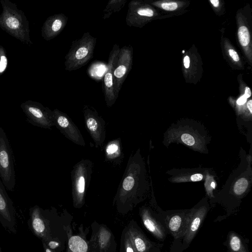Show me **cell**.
Returning <instances> with one entry per match:
<instances>
[{
	"label": "cell",
	"instance_id": "obj_1",
	"mask_svg": "<svg viewBox=\"0 0 252 252\" xmlns=\"http://www.w3.org/2000/svg\"><path fill=\"white\" fill-rule=\"evenodd\" d=\"M146 165L138 148L128 159L115 200L120 207H130L142 200L150 189Z\"/></svg>",
	"mask_w": 252,
	"mask_h": 252
},
{
	"label": "cell",
	"instance_id": "obj_2",
	"mask_svg": "<svg viewBox=\"0 0 252 252\" xmlns=\"http://www.w3.org/2000/svg\"><path fill=\"white\" fill-rule=\"evenodd\" d=\"M210 140L205 127L196 122H180L173 124L164 134V144H184L195 151L208 153L207 145Z\"/></svg>",
	"mask_w": 252,
	"mask_h": 252
},
{
	"label": "cell",
	"instance_id": "obj_3",
	"mask_svg": "<svg viewBox=\"0 0 252 252\" xmlns=\"http://www.w3.org/2000/svg\"><path fill=\"white\" fill-rule=\"evenodd\" d=\"M2 12L0 14V28L23 43L31 46L29 22L24 12L16 3L9 0H0Z\"/></svg>",
	"mask_w": 252,
	"mask_h": 252
},
{
	"label": "cell",
	"instance_id": "obj_4",
	"mask_svg": "<svg viewBox=\"0 0 252 252\" xmlns=\"http://www.w3.org/2000/svg\"><path fill=\"white\" fill-rule=\"evenodd\" d=\"M96 43V38L88 32L73 41L64 57L65 69L74 71L87 64L93 57Z\"/></svg>",
	"mask_w": 252,
	"mask_h": 252
},
{
	"label": "cell",
	"instance_id": "obj_5",
	"mask_svg": "<svg viewBox=\"0 0 252 252\" xmlns=\"http://www.w3.org/2000/svg\"><path fill=\"white\" fill-rule=\"evenodd\" d=\"M94 163L89 159H82L71 171L72 195L74 205L81 206L85 199L93 172Z\"/></svg>",
	"mask_w": 252,
	"mask_h": 252
},
{
	"label": "cell",
	"instance_id": "obj_6",
	"mask_svg": "<svg viewBox=\"0 0 252 252\" xmlns=\"http://www.w3.org/2000/svg\"><path fill=\"white\" fill-rule=\"evenodd\" d=\"M12 151L4 130L0 126V177L5 188L12 191L15 186V171Z\"/></svg>",
	"mask_w": 252,
	"mask_h": 252
},
{
	"label": "cell",
	"instance_id": "obj_7",
	"mask_svg": "<svg viewBox=\"0 0 252 252\" xmlns=\"http://www.w3.org/2000/svg\"><path fill=\"white\" fill-rule=\"evenodd\" d=\"M20 107L32 125L48 129L54 126L53 111L40 103L28 100L22 103Z\"/></svg>",
	"mask_w": 252,
	"mask_h": 252
},
{
	"label": "cell",
	"instance_id": "obj_8",
	"mask_svg": "<svg viewBox=\"0 0 252 252\" xmlns=\"http://www.w3.org/2000/svg\"><path fill=\"white\" fill-rule=\"evenodd\" d=\"M83 113L86 128L96 148L101 147L106 137L105 121L94 107L89 105L84 106Z\"/></svg>",
	"mask_w": 252,
	"mask_h": 252
},
{
	"label": "cell",
	"instance_id": "obj_9",
	"mask_svg": "<svg viewBox=\"0 0 252 252\" xmlns=\"http://www.w3.org/2000/svg\"><path fill=\"white\" fill-rule=\"evenodd\" d=\"M133 48L130 45L121 48L113 72L114 88L118 98L122 85L132 67Z\"/></svg>",
	"mask_w": 252,
	"mask_h": 252
},
{
	"label": "cell",
	"instance_id": "obj_10",
	"mask_svg": "<svg viewBox=\"0 0 252 252\" xmlns=\"http://www.w3.org/2000/svg\"><path fill=\"white\" fill-rule=\"evenodd\" d=\"M54 126L68 139L81 146H85L86 143L81 131L65 113L58 109L53 110Z\"/></svg>",
	"mask_w": 252,
	"mask_h": 252
},
{
	"label": "cell",
	"instance_id": "obj_11",
	"mask_svg": "<svg viewBox=\"0 0 252 252\" xmlns=\"http://www.w3.org/2000/svg\"><path fill=\"white\" fill-rule=\"evenodd\" d=\"M0 223L7 231L15 234L16 212L13 203L7 193L0 177Z\"/></svg>",
	"mask_w": 252,
	"mask_h": 252
},
{
	"label": "cell",
	"instance_id": "obj_12",
	"mask_svg": "<svg viewBox=\"0 0 252 252\" xmlns=\"http://www.w3.org/2000/svg\"><path fill=\"white\" fill-rule=\"evenodd\" d=\"M120 48L115 44L108 57L107 68L103 77V93L106 105L110 107L115 103L117 98L114 88L113 72Z\"/></svg>",
	"mask_w": 252,
	"mask_h": 252
},
{
	"label": "cell",
	"instance_id": "obj_13",
	"mask_svg": "<svg viewBox=\"0 0 252 252\" xmlns=\"http://www.w3.org/2000/svg\"><path fill=\"white\" fill-rule=\"evenodd\" d=\"M29 227L33 234L44 241L48 240L47 224L43 215V210L35 205L30 209Z\"/></svg>",
	"mask_w": 252,
	"mask_h": 252
},
{
	"label": "cell",
	"instance_id": "obj_14",
	"mask_svg": "<svg viewBox=\"0 0 252 252\" xmlns=\"http://www.w3.org/2000/svg\"><path fill=\"white\" fill-rule=\"evenodd\" d=\"M68 18L63 13L56 14L48 17L41 28V36L49 41L57 36L64 29Z\"/></svg>",
	"mask_w": 252,
	"mask_h": 252
},
{
	"label": "cell",
	"instance_id": "obj_15",
	"mask_svg": "<svg viewBox=\"0 0 252 252\" xmlns=\"http://www.w3.org/2000/svg\"><path fill=\"white\" fill-rule=\"evenodd\" d=\"M206 206H202L197 209H194L189 212V218L187 229L184 236L185 243H189L194 237L201 222L207 213Z\"/></svg>",
	"mask_w": 252,
	"mask_h": 252
},
{
	"label": "cell",
	"instance_id": "obj_16",
	"mask_svg": "<svg viewBox=\"0 0 252 252\" xmlns=\"http://www.w3.org/2000/svg\"><path fill=\"white\" fill-rule=\"evenodd\" d=\"M208 171L205 168L172 169L169 171L172 176L169 180L173 183L197 182L203 180Z\"/></svg>",
	"mask_w": 252,
	"mask_h": 252
},
{
	"label": "cell",
	"instance_id": "obj_17",
	"mask_svg": "<svg viewBox=\"0 0 252 252\" xmlns=\"http://www.w3.org/2000/svg\"><path fill=\"white\" fill-rule=\"evenodd\" d=\"M249 162L247 168L231 183L228 189L235 196L244 195L249 190L252 181V170Z\"/></svg>",
	"mask_w": 252,
	"mask_h": 252
},
{
	"label": "cell",
	"instance_id": "obj_18",
	"mask_svg": "<svg viewBox=\"0 0 252 252\" xmlns=\"http://www.w3.org/2000/svg\"><path fill=\"white\" fill-rule=\"evenodd\" d=\"M189 213L176 214L171 216L167 220L168 227L175 238L184 237L188 224Z\"/></svg>",
	"mask_w": 252,
	"mask_h": 252
},
{
	"label": "cell",
	"instance_id": "obj_19",
	"mask_svg": "<svg viewBox=\"0 0 252 252\" xmlns=\"http://www.w3.org/2000/svg\"><path fill=\"white\" fill-rule=\"evenodd\" d=\"M105 160L116 164H120L124 156L122 151L120 138L108 142L104 149Z\"/></svg>",
	"mask_w": 252,
	"mask_h": 252
},
{
	"label": "cell",
	"instance_id": "obj_20",
	"mask_svg": "<svg viewBox=\"0 0 252 252\" xmlns=\"http://www.w3.org/2000/svg\"><path fill=\"white\" fill-rule=\"evenodd\" d=\"M143 223L146 228L157 238L162 239L165 233L162 226L151 215L148 210H144L142 213Z\"/></svg>",
	"mask_w": 252,
	"mask_h": 252
},
{
	"label": "cell",
	"instance_id": "obj_21",
	"mask_svg": "<svg viewBox=\"0 0 252 252\" xmlns=\"http://www.w3.org/2000/svg\"><path fill=\"white\" fill-rule=\"evenodd\" d=\"M126 0H110L106 5L103 14V19L105 20L112 14L119 12L124 6Z\"/></svg>",
	"mask_w": 252,
	"mask_h": 252
},
{
	"label": "cell",
	"instance_id": "obj_22",
	"mask_svg": "<svg viewBox=\"0 0 252 252\" xmlns=\"http://www.w3.org/2000/svg\"><path fill=\"white\" fill-rule=\"evenodd\" d=\"M68 245L72 252H86L88 249L86 242L78 236L71 237L69 240Z\"/></svg>",
	"mask_w": 252,
	"mask_h": 252
},
{
	"label": "cell",
	"instance_id": "obj_23",
	"mask_svg": "<svg viewBox=\"0 0 252 252\" xmlns=\"http://www.w3.org/2000/svg\"><path fill=\"white\" fill-rule=\"evenodd\" d=\"M229 245L231 252H247L241 239L234 233L229 235Z\"/></svg>",
	"mask_w": 252,
	"mask_h": 252
},
{
	"label": "cell",
	"instance_id": "obj_24",
	"mask_svg": "<svg viewBox=\"0 0 252 252\" xmlns=\"http://www.w3.org/2000/svg\"><path fill=\"white\" fill-rule=\"evenodd\" d=\"M238 37L240 44L247 46L250 41V34L248 29L244 26H241L238 31Z\"/></svg>",
	"mask_w": 252,
	"mask_h": 252
},
{
	"label": "cell",
	"instance_id": "obj_25",
	"mask_svg": "<svg viewBox=\"0 0 252 252\" xmlns=\"http://www.w3.org/2000/svg\"><path fill=\"white\" fill-rule=\"evenodd\" d=\"M134 243L138 252H146L148 249V243L140 235L137 234L134 236Z\"/></svg>",
	"mask_w": 252,
	"mask_h": 252
},
{
	"label": "cell",
	"instance_id": "obj_26",
	"mask_svg": "<svg viewBox=\"0 0 252 252\" xmlns=\"http://www.w3.org/2000/svg\"><path fill=\"white\" fill-rule=\"evenodd\" d=\"M8 65V60L6 50L3 46L0 45V76L6 70Z\"/></svg>",
	"mask_w": 252,
	"mask_h": 252
},
{
	"label": "cell",
	"instance_id": "obj_27",
	"mask_svg": "<svg viewBox=\"0 0 252 252\" xmlns=\"http://www.w3.org/2000/svg\"><path fill=\"white\" fill-rule=\"evenodd\" d=\"M205 180V186L207 193L210 197H214L213 190L216 188V183L213 179V176L209 174V172L206 174Z\"/></svg>",
	"mask_w": 252,
	"mask_h": 252
},
{
	"label": "cell",
	"instance_id": "obj_28",
	"mask_svg": "<svg viewBox=\"0 0 252 252\" xmlns=\"http://www.w3.org/2000/svg\"><path fill=\"white\" fill-rule=\"evenodd\" d=\"M162 9L167 11H173L178 8V4L175 2H166L161 4Z\"/></svg>",
	"mask_w": 252,
	"mask_h": 252
},
{
	"label": "cell",
	"instance_id": "obj_29",
	"mask_svg": "<svg viewBox=\"0 0 252 252\" xmlns=\"http://www.w3.org/2000/svg\"><path fill=\"white\" fill-rule=\"evenodd\" d=\"M230 57L235 62H238L240 60L239 55L237 52L233 49H230L228 50Z\"/></svg>",
	"mask_w": 252,
	"mask_h": 252
},
{
	"label": "cell",
	"instance_id": "obj_30",
	"mask_svg": "<svg viewBox=\"0 0 252 252\" xmlns=\"http://www.w3.org/2000/svg\"><path fill=\"white\" fill-rule=\"evenodd\" d=\"M47 245L50 249L54 250L59 247V243L55 241L51 240L48 242Z\"/></svg>",
	"mask_w": 252,
	"mask_h": 252
},
{
	"label": "cell",
	"instance_id": "obj_31",
	"mask_svg": "<svg viewBox=\"0 0 252 252\" xmlns=\"http://www.w3.org/2000/svg\"><path fill=\"white\" fill-rule=\"evenodd\" d=\"M247 99V98L243 95L237 99L236 103L239 105H243L246 102Z\"/></svg>",
	"mask_w": 252,
	"mask_h": 252
},
{
	"label": "cell",
	"instance_id": "obj_32",
	"mask_svg": "<svg viewBox=\"0 0 252 252\" xmlns=\"http://www.w3.org/2000/svg\"><path fill=\"white\" fill-rule=\"evenodd\" d=\"M184 65L186 68H188L190 65V59L188 56H186L184 58Z\"/></svg>",
	"mask_w": 252,
	"mask_h": 252
},
{
	"label": "cell",
	"instance_id": "obj_33",
	"mask_svg": "<svg viewBox=\"0 0 252 252\" xmlns=\"http://www.w3.org/2000/svg\"><path fill=\"white\" fill-rule=\"evenodd\" d=\"M251 94H252L250 88L248 87H246L245 90L244 95L247 98H249L251 96Z\"/></svg>",
	"mask_w": 252,
	"mask_h": 252
},
{
	"label": "cell",
	"instance_id": "obj_34",
	"mask_svg": "<svg viewBox=\"0 0 252 252\" xmlns=\"http://www.w3.org/2000/svg\"><path fill=\"white\" fill-rule=\"evenodd\" d=\"M247 107L251 114L252 113V100L250 99L247 103Z\"/></svg>",
	"mask_w": 252,
	"mask_h": 252
},
{
	"label": "cell",
	"instance_id": "obj_35",
	"mask_svg": "<svg viewBox=\"0 0 252 252\" xmlns=\"http://www.w3.org/2000/svg\"><path fill=\"white\" fill-rule=\"evenodd\" d=\"M210 2L215 7H218L219 5V0H210Z\"/></svg>",
	"mask_w": 252,
	"mask_h": 252
},
{
	"label": "cell",
	"instance_id": "obj_36",
	"mask_svg": "<svg viewBox=\"0 0 252 252\" xmlns=\"http://www.w3.org/2000/svg\"><path fill=\"white\" fill-rule=\"evenodd\" d=\"M43 247L44 248L45 252H52L51 249L46 245L44 241L43 242Z\"/></svg>",
	"mask_w": 252,
	"mask_h": 252
},
{
	"label": "cell",
	"instance_id": "obj_37",
	"mask_svg": "<svg viewBox=\"0 0 252 252\" xmlns=\"http://www.w3.org/2000/svg\"><path fill=\"white\" fill-rule=\"evenodd\" d=\"M126 252H134L131 247H127L126 248Z\"/></svg>",
	"mask_w": 252,
	"mask_h": 252
},
{
	"label": "cell",
	"instance_id": "obj_38",
	"mask_svg": "<svg viewBox=\"0 0 252 252\" xmlns=\"http://www.w3.org/2000/svg\"><path fill=\"white\" fill-rule=\"evenodd\" d=\"M0 252H2V251H1L0 247Z\"/></svg>",
	"mask_w": 252,
	"mask_h": 252
}]
</instances>
